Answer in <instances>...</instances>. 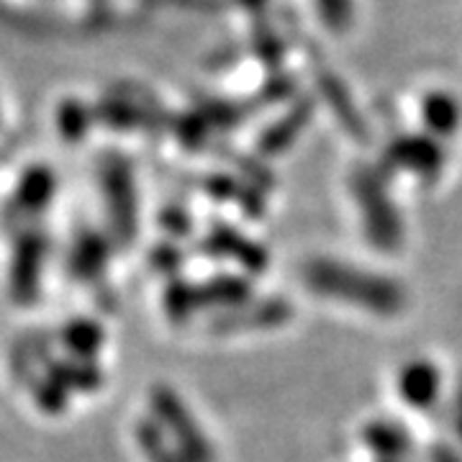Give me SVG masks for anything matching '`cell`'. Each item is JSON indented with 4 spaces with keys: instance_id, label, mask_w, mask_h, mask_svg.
Here are the masks:
<instances>
[{
    "instance_id": "obj_1",
    "label": "cell",
    "mask_w": 462,
    "mask_h": 462,
    "mask_svg": "<svg viewBox=\"0 0 462 462\" xmlns=\"http://www.w3.org/2000/svg\"><path fill=\"white\" fill-rule=\"evenodd\" d=\"M303 281L321 296L345 300L373 314L391 316L406 306L403 285L391 281L388 275H378L363 267H352V264L334 263V260L319 257L303 264Z\"/></svg>"
},
{
    "instance_id": "obj_2",
    "label": "cell",
    "mask_w": 462,
    "mask_h": 462,
    "mask_svg": "<svg viewBox=\"0 0 462 462\" xmlns=\"http://www.w3.org/2000/svg\"><path fill=\"white\" fill-rule=\"evenodd\" d=\"M357 199L365 208L367 239L380 249H396L403 242V224L385 193H378L375 188H363L357 190Z\"/></svg>"
},
{
    "instance_id": "obj_3",
    "label": "cell",
    "mask_w": 462,
    "mask_h": 462,
    "mask_svg": "<svg viewBox=\"0 0 462 462\" xmlns=\"http://www.w3.org/2000/svg\"><path fill=\"white\" fill-rule=\"evenodd\" d=\"M398 396L416 411H430L442 393V375L427 360H413L398 373Z\"/></svg>"
},
{
    "instance_id": "obj_4",
    "label": "cell",
    "mask_w": 462,
    "mask_h": 462,
    "mask_svg": "<svg viewBox=\"0 0 462 462\" xmlns=\"http://www.w3.org/2000/svg\"><path fill=\"white\" fill-rule=\"evenodd\" d=\"M363 437L380 462H401L411 452V434L393 421H373L363 430Z\"/></svg>"
},
{
    "instance_id": "obj_5",
    "label": "cell",
    "mask_w": 462,
    "mask_h": 462,
    "mask_svg": "<svg viewBox=\"0 0 462 462\" xmlns=\"http://www.w3.org/2000/svg\"><path fill=\"white\" fill-rule=\"evenodd\" d=\"M430 462H462V455L449 445L437 442L430 447Z\"/></svg>"
},
{
    "instance_id": "obj_6",
    "label": "cell",
    "mask_w": 462,
    "mask_h": 462,
    "mask_svg": "<svg viewBox=\"0 0 462 462\" xmlns=\"http://www.w3.org/2000/svg\"><path fill=\"white\" fill-rule=\"evenodd\" d=\"M452 424H455L457 437L462 439V380L460 385H457V391H455V401H452Z\"/></svg>"
}]
</instances>
